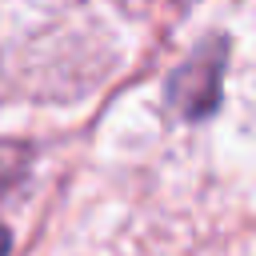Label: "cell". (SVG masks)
Returning a JSON list of instances; mask_svg holds the SVG:
<instances>
[{"label": "cell", "mask_w": 256, "mask_h": 256, "mask_svg": "<svg viewBox=\"0 0 256 256\" xmlns=\"http://www.w3.org/2000/svg\"><path fill=\"white\" fill-rule=\"evenodd\" d=\"M220 52H224V44L212 40L196 60H188V64L172 76L168 92H172V104H176L184 116H208V112L216 108V100H220V64H224Z\"/></svg>", "instance_id": "obj_1"}, {"label": "cell", "mask_w": 256, "mask_h": 256, "mask_svg": "<svg viewBox=\"0 0 256 256\" xmlns=\"http://www.w3.org/2000/svg\"><path fill=\"white\" fill-rule=\"evenodd\" d=\"M4 252H8V232L0 228V256H4Z\"/></svg>", "instance_id": "obj_2"}]
</instances>
